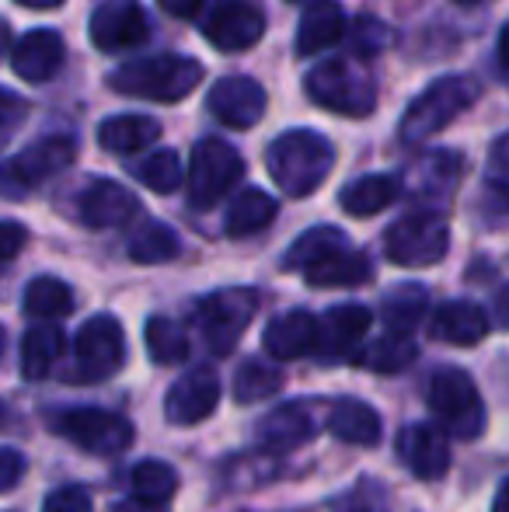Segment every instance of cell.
<instances>
[{
  "label": "cell",
  "instance_id": "6da1fadb",
  "mask_svg": "<svg viewBox=\"0 0 509 512\" xmlns=\"http://www.w3.org/2000/svg\"><path fill=\"white\" fill-rule=\"evenodd\" d=\"M265 168L279 192L304 199L325 185L328 171L335 168V147L314 129H286L265 147Z\"/></svg>",
  "mask_w": 509,
  "mask_h": 512
},
{
  "label": "cell",
  "instance_id": "7a4b0ae2",
  "mask_svg": "<svg viewBox=\"0 0 509 512\" xmlns=\"http://www.w3.org/2000/svg\"><path fill=\"white\" fill-rule=\"evenodd\" d=\"M203 81V63L192 56H147L129 60L109 74V88L126 98H147V102H182Z\"/></svg>",
  "mask_w": 509,
  "mask_h": 512
},
{
  "label": "cell",
  "instance_id": "3957f363",
  "mask_svg": "<svg viewBox=\"0 0 509 512\" xmlns=\"http://www.w3.org/2000/svg\"><path fill=\"white\" fill-rule=\"evenodd\" d=\"M478 102V81L468 74H450L433 81L412 105L405 108L398 122V143L401 147H415L426 143L429 136H436L440 129H447L457 115L468 105Z\"/></svg>",
  "mask_w": 509,
  "mask_h": 512
},
{
  "label": "cell",
  "instance_id": "277c9868",
  "mask_svg": "<svg viewBox=\"0 0 509 512\" xmlns=\"http://www.w3.org/2000/svg\"><path fill=\"white\" fill-rule=\"evenodd\" d=\"M304 91L318 108L363 119L377 108L374 74L360 60H325L304 77Z\"/></svg>",
  "mask_w": 509,
  "mask_h": 512
},
{
  "label": "cell",
  "instance_id": "5b68a950",
  "mask_svg": "<svg viewBox=\"0 0 509 512\" xmlns=\"http://www.w3.org/2000/svg\"><path fill=\"white\" fill-rule=\"evenodd\" d=\"M429 408L443 422V429L457 439H478L485 432V405L478 394L475 380L464 370L450 366V370L433 373L429 380Z\"/></svg>",
  "mask_w": 509,
  "mask_h": 512
},
{
  "label": "cell",
  "instance_id": "8992f818",
  "mask_svg": "<svg viewBox=\"0 0 509 512\" xmlns=\"http://www.w3.org/2000/svg\"><path fill=\"white\" fill-rule=\"evenodd\" d=\"M126 363V331L112 314H95L81 324L74 338V380L102 384L116 377Z\"/></svg>",
  "mask_w": 509,
  "mask_h": 512
},
{
  "label": "cell",
  "instance_id": "52a82bcc",
  "mask_svg": "<svg viewBox=\"0 0 509 512\" xmlns=\"http://www.w3.org/2000/svg\"><path fill=\"white\" fill-rule=\"evenodd\" d=\"M56 432L67 436L74 446L81 450L95 453V457H119L133 446V422L119 411L109 408H95V405H84V408H67L53 418Z\"/></svg>",
  "mask_w": 509,
  "mask_h": 512
},
{
  "label": "cell",
  "instance_id": "ba28073f",
  "mask_svg": "<svg viewBox=\"0 0 509 512\" xmlns=\"http://www.w3.org/2000/svg\"><path fill=\"white\" fill-rule=\"evenodd\" d=\"M245 175L241 154L224 140H199L192 147L189 164V206L192 209H213Z\"/></svg>",
  "mask_w": 509,
  "mask_h": 512
},
{
  "label": "cell",
  "instance_id": "9c48e42d",
  "mask_svg": "<svg viewBox=\"0 0 509 512\" xmlns=\"http://www.w3.org/2000/svg\"><path fill=\"white\" fill-rule=\"evenodd\" d=\"M258 310V293L245 290V286H231V290H217L210 297H203L196 304V321L206 335V345L217 356L234 352V345L241 342L245 328L252 324Z\"/></svg>",
  "mask_w": 509,
  "mask_h": 512
},
{
  "label": "cell",
  "instance_id": "30bf717a",
  "mask_svg": "<svg viewBox=\"0 0 509 512\" xmlns=\"http://www.w3.org/2000/svg\"><path fill=\"white\" fill-rule=\"evenodd\" d=\"M387 258L405 269H426L436 265L450 248V227L436 213H408L387 230L384 237Z\"/></svg>",
  "mask_w": 509,
  "mask_h": 512
},
{
  "label": "cell",
  "instance_id": "8fae6325",
  "mask_svg": "<svg viewBox=\"0 0 509 512\" xmlns=\"http://www.w3.org/2000/svg\"><path fill=\"white\" fill-rule=\"evenodd\" d=\"M88 32L102 53H129L150 39V21L136 0H109L95 7Z\"/></svg>",
  "mask_w": 509,
  "mask_h": 512
},
{
  "label": "cell",
  "instance_id": "7c38bea8",
  "mask_svg": "<svg viewBox=\"0 0 509 512\" xmlns=\"http://www.w3.org/2000/svg\"><path fill=\"white\" fill-rule=\"evenodd\" d=\"M265 32V14L245 0H220L203 21V35L220 53H245Z\"/></svg>",
  "mask_w": 509,
  "mask_h": 512
},
{
  "label": "cell",
  "instance_id": "4fadbf2b",
  "mask_svg": "<svg viewBox=\"0 0 509 512\" xmlns=\"http://www.w3.org/2000/svg\"><path fill=\"white\" fill-rule=\"evenodd\" d=\"M77 157V143L70 136H49L7 161V185L11 189H39L53 175L67 171Z\"/></svg>",
  "mask_w": 509,
  "mask_h": 512
},
{
  "label": "cell",
  "instance_id": "5bb4252c",
  "mask_svg": "<svg viewBox=\"0 0 509 512\" xmlns=\"http://www.w3.org/2000/svg\"><path fill=\"white\" fill-rule=\"evenodd\" d=\"M265 105H269V95L252 77H224L206 95V108L213 112V119L231 129H252L265 115Z\"/></svg>",
  "mask_w": 509,
  "mask_h": 512
},
{
  "label": "cell",
  "instance_id": "9a60e30c",
  "mask_svg": "<svg viewBox=\"0 0 509 512\" xmlns=\"http://www.w3.org/2000/svg\"><path fill=\"white\" fill-rule=\"evenodd\" d=\"M136 213H140L136 196L126 185L112 182V178H91L81 189V196H77V216H81L84 227H91V230L123 227Z\"/></svg>",
  "mask_w": 509,
  "mask_h": 512
},
{
  "label": "cell",
  "instance_id": "2e32d148",
  "mask_svg": "<svg viewBox=\"0 0 509 512\" xmlns=\"http://www.w3.org/2000/svg\"><path fill=\"white\" fill-rule=\"evenodd\" d=\"M67 42L56 28H32L11 49V70L28 84H46L60 74Z\"/></svg>",
  "mask_w": 509,
  "mask_h": 512
},
{
  "label": "cell",
  "instance_id": "e0dca14e",
  "mask_svg": "<svg viewBox=\"0 0 509 512\" xmlns=\"http://www.w3.org/2000/svg\"><path fill=\"white\" fill-rule=\"evenodd\" d=\"M398 457L419 481H440L450 467V443L436 425H405L398 436Z\"/></svg>",
  "mask_w": 509,
  "mask_h": 512
},
{
  "label": "cell",
  "instance_id": "ac0fdd59",
  "mask_svg": "<svg viewBox=\"0 0 509 512\" xmlns=\"http://www.w3.org/2000/svg\"><path fill=\"white\" fill-rule=\"evenodd\" d=\"M220 401V380L213 370H192L164 398V418L171 425H196L213 415Z\"/></svg>",
  "mask_w": 509,
  "mask_h": 512
},
{
  "label": "cell",
  "instance_id": "d6986e66",
  "mask_svg": "<svg viewBox=\"0 0 509 512\" xmlns=\"http://www.w3.org/2000/svg\"><path fill=\"white\" fill-rule=\"evenodd\" d=\"M370 324H374V314L360 304H342L332 307L318 317V352L321 359H342L349 352H356V345L367 338Z\"/></svg>",
  "mask_w": 509,
  "mask_h": 512
},
{
  "label": "cell",
  "instance_id": "ffe728a7",
  "mask_svg": "<svg viewBox=\"0 0 509 512\" xmlns=\"http://www.w3.org/2000/svg\"><path fill=\"white\" fill-rule=\"evenodd\" d=\"M318 345V317L307 310H286L262 331V349L272 359H300Z\"/></svg>",
  "mask_w": 509,
  "mask_h": 512
},
{
  "label": "cell",
  "instance_id": "44dd1931",
  "mask_svg": "<svg viewBox=\"0 0 509 512\" xmlns=\"http://www.w3.org/2000/svg\"><path fill=\"white\" fill-rule=\"evenodd\" d=\"M339 39H346V14H342V7L332 4V0H318V4L307 7V14L300 18L293 49H297V56L311 60V56L332 49Z\"/></svg>",
  "mask_w": 509,
  "mask_h": 512
},
{
  "label": "cell",
  "instance_id": "7402d4cb",
  "mask_svg": "<svg viewBox=\"0 0 509 512\" xmlns=\"http://www.w3.org/2000/svg\"><path fill=\"white\" fill-rule=\"evenodd\" d=\"M314 422H311V411L300 401L293 405H279L272 408L269 415L258 422V443L272 453H286V450H297L311 439Z\"/></svg>",
  "mask_w": 509,
  "mask_h": 512
},
{
  "label": "cell",
  "instance_id": "603a6c76",
  "mask_svg": "<svg viewBox=\"0 0 509 512\" xmlns=\"http://www.w3.org/2000/svg\"><path fill=\"white\" fill-rule=\"evenodd\" d=\"M489 335V314L471 300H450L433 314V338L450 345H478Z\"/></svg>",
  "mask_w": 509,
  "mask_h": 512
},
{
  "label": "cell",
  "instance_id": "cb8c5ba5",
  "mask_svg": "<svg viewBox=\"0 0 509 512\" xmlns=\"http://www.w3.org/2000/svg\"><path fill=\"white\" fill-rule=\"evenodd\" d=\"M161 136V122L150 115H112L98 126V143L109 154H140Z\"/></svg>",
  "mask_w": 509,
  "mask_h": 512
},
{
  "label": "cell",
  "instance_id": "d4e9b609",
  "mask_svg": "<svg viewBox=\"0 0 509 512\" xmlns=\"http://www.w3.org/2000/svg\"><path fill=\"white\" fill-rule=\"evenodd\" d=\"M328 429H332V436H339L342 443H353V446L381 443V415H377L367 401H356V398L335 401L332 415H328Z\"/></svg>",
  "mask_w": 509,
  "mask_h": 512
},
{
  "label": "cell",
  "instance_id": "484cf974",
  "mask_svg": "<svg viewBox=\"0 0 509 512\" xmlns=\"http://www.w3.org/2000/svg\"><path fill=\"white\" fill-rule=\"evenodd\" d=\"M304 276H307V283L318 286V290H332V286H360L374 276V265H370V258L363 255V251H356L353 244H349V248L335 251V255L321 258L318 265H311Z\"/></svg>",
  "mask_w": 509,
  "mask_h": 512
},
{
  "label": "cell",
  "instance_id": "4316f807",
  "mask_svg": "<svg viewBox=\"0 0 509 512\" xmlns=\"http://www.w3.org/2000/svg\"><path fill=\"white\" fill-rule=\"evenodd\" d=\"M63 345H67V338H63L60 324H35V328H28L25 338H21V377H49L56 359L63 356Z\"/></svg>",
  "mask_w": 509,
  "mask_h": 512
},
{
  "label": "cell",
  "instance_id": "83f0119b",
  "mask_svg": "<svg viewBox=\"0 0 509 512\" xmlns=\"http://www.w3.org/2000/svg\"><path fill=\"white\" fill-rule=\"evenodd\" d=\"M401 196V182L394 175H367L342 189L339 203L349 216H377Z\"/></svg>",
  "mask_w": 509,
  "mask_h": 512
},
{
  "label": "cell",
  "instance_id": "f1b7e54d",
  "mask_svg": "<svg viewBox=\"0 0 509 512\" xmlns=\"http://www.w3.org/2000/svg\"><path fill=\"white\" fill-rule=\"evenodd\" d=\"M349 248V237L342 234L339 227H311L307 234H300L297 241L290 244V251L283 255V269L286 272H307L311 265H318L321 258L335 255V251Z\"/></svg>",
  "mask_w": 509,
  "mask_h": 512
},
{
  "label": "cell",
  "instance_id": "f546056e",
  "mask_svg": "<svg viewBox=\"0 0 509 512\" xmlns=\"http://www.w3.org/2000/svg\"><path fill=\"white\" fill-rule=\"evenodd\" d=\"M279 213V203L262 189H245L227 209V234L231 237H252L258 230H265Z\"/></svg>",
  "mask_w": 509,
  "mask_h": 512
},
{
  "label": "cell",
  "instance_id": "4dcf8cb0",
  "mask_svg": "<svg viewBox=\"0 0 509 512\" xmlns=\"http://www.w3.org/2000/svg\"><path fill=\"white\" fill-rule=\"evenodd\" d=\"M126 251H129V258H133L136 265H161V262H171V258H178V251H182V241H178V234L168 227V223L147 220L143 227L133 230Z\"/></svg>",
  "mask_w": 509,
  "mask_h": 512
},
{
  "label": "cell",
  "instance_id": "1f68e13d",
  "mask_svg": "<svg viewBox=\"0 0 509 512\" xmlns=\"http://www.w3.org/2000/svg\"><path fill=\"white\" fill-rule=\"evenodd\" d=\"M415 356H419V349H415V342L408 338V331H387V335L374 338V342L356 356V363L374 373H401L415 363Z\"/></svg>",
  "mask_w": 509,
  "mask_h": 512
},
{
  "label": "cell",
  "instance_id": "d6a6232c",
  "mask_svg": "<svg viewBox=\"0 0 509 512\" xmlns=\"http://www.w3.org/2000/svg\"><path fill=\"white\" fill-rule=\"evenodd\" d=\"M143 342H147V352L157 366H175L189 356V335H185L182 324L171 321V317H161V314L147 317V324H143Z\"/></svg>",
  "mask_w": 509,
  "mask_h": 512
},
{
  "label": "cell",
  "instance_id": "836d02e7",
  "mask_svg": "<svg viewBox=\"0 0 509 512\" xmlns=\"http://www.w3.org/2000/svg\"><path fill=\"white\" fill-rule=\"evenodd\" d=\"M25 310L39 321H60L74 310V290L56 276H39L25 290Z\"/></svg>",
  "mask_w": 509,
  "mask_h": 512
},
{
  "label": "cell",
  "instance_id": "e575fe53",
  "mask_svg": "<svg viewBox=\"0 0 509 512\" xmlns=\"http://www.w3.org/2000/svg\"><path fill=\"white\" fill-rule=\"evenodd\" d=\"M429 307V293L419 283H401L384 297V324L387 331H412Z\"/></svg>",
  "mask_w": 509,
  "mask_h": 512
},
{
  "label": "cell",
  "instance_id": "d590c367",
  "mask_svg": "<svg viewBox=\"0 0 509 512\" xmlns=\"http://www.w3.org/2000/svg\"><path fill=\"white\" fill-rule=\"evenodd\" d=\"M283 370L279 366L265 363H245L234 373V401L238 405H258V401H269L283 391Z\"/></svg>",
  "mask_w": 509,
  "mask_h": 512
},
{
  "label": "cell",
  "instance_id": "8d00e7d4",
  "mask_svg": "<svg viewBox=\"0 0 509 512\" xmlns=\"http://www.w3.org/2000/svg\"><path fill=\"white\" fill-rule=\"evenodd\" d=\"M129 485H133V492L140 499L168 506V499L178 492V471L171 464H164V460H140L133 467V474H129Z\"/></svg>",
  "mask_w": 509,
  "mask_h": 512
},
{
  "label": "cell",
  "instance_id": "74e56055",
  "mask_svg": "<svg viewBox=\"0 0 509 512\" xmlns=\"http://www.w3.org/2000/svg\"><path fill=\"white\" fill-rule=\"evenodd\" d=\"M136 182L147 185L150 192H161V196H168V192H175L178 185H182L185 171H182V161H178L175 150H157V154H150L147 161L136 164Z\"/></svg>",
  "mask_w": 509,
  "mask_h": 512
},
{
  "label": "cell",
  "instance_id": "f35d334b",
  "mask_svg": "<svg viewBox=\"0 0 509 512\" xmlns=\"http://www.w3.org/2000/svg\"><path fill=\"white\" fill-rule=\"evenodd\" d=\"M349 42H353L356 56L363 53V60H367V56H377L381 49H387V42H391V28L377 18H360L353 25V32H349Z\"/></svg>",
  "mask_w": 509,
  "mask_h": 512
},
{
  "label": "cell",
  "instance_id": "ab89813d",
  "mask_svg": "<svg viewBox=\"0 0 509 512\" xmlns=\"http://www.w3.org/2000/svg\"><path fill=\"white\" fill-rule=\"evenodd\" d=\"M485 182L496 196L509 199V133L499 136L489 150V164H485Z\"/></svg>",
  "mask_w": 509,
  "mask_h": 512
},
{
  "label": "cell",
  "instance_id": "60d3db41",
  "mask_svg": "<svg viewBox=\"0 0 509 512\" xmlns=\"http://www.w3.org/2000/svg\"><path fill=\"white\" fill-rule=\"evenodd\" d=\"M42 512H95V502H91L88 488L63 485V488H56V492L46 495V502H42Z\"/></svg>",
  "mask_w": 509,
  "mask_h": 512
},
{
  "label": "cell",
  "instance_id": "b9f144b4",
  "mask_svg": "<svg viewBox=\"0 0 509 512\" xmlns=\"http://www.w3.org/2000/svg\"><path fill=\"white\" fill-rule=\"evenodd\" d=\"M0 460H4V464H0V488H4V492H14V488H18V481H21V474H25V457H21L18 450H14V446H4V453H0Z\"/></svg>",
  "mask_w": 509,
  "mask_h": 512
},
{
  "label": "cell",
  "instance_id": "7bdbcfd3",
  "mask_svg": "<svg viewBox=\"0 0 509 512\" xmlns=\"http://www.w3.org/2000/svg\"><path fill=\"white\" fill-rule=\"evenodd\" d=\"M25 241H28L25 227H21V223H14V220H7L4 227H0V255H4V262L18 258V251H21V244H25Z\"/></svg>",
  "mask_w": 509,
  "mask_h": 512
},
{
  "label": "cell",
  "instance_id": "ee69618b",
  "mask_svg": "<svg viewBox=\"0 0 509 512\" xmlns=\"http://www.w3.org/2000/svg\"><path fill=\"white\" fill-rule=\"evenodd\" d=\"M161 4L164 14H171V18H196V14H203V4L206 0H157Z\"/></svg>",
  "mask_w": 509,
  "mask_h": 512
},
{
  "label": "cell",
  "instance_id": "f6af8a7d",
  "mask_svg": "<svg viewBox=\"0 0 509 512\" xmlns=\"http://www.w3.org/2000/svg\"><path fill=\"white\" fill-rule=\"evenodd\" d=\"M492 314H496L499 328L509 331V283L503 286V290H496V300H492Z\"/></svg>",
  "mask_w": 509,
  "mask_h": 512
},
{
  "label": "cell",
  "instance_id": "bcb514c9",
  "mask_svg": "<svg viewBox=\"0 0 509 512\" xmlns=\"http://www.w3.org/2000/svg\"><path fill=\"white\" fill-rule=\"evenodd\" d=\"M112 512H164V502H147V499H140V495H133V499L119 502Z\"/></svg>",
  "mask_w": 509,
  "mask_h": 512
},
{
  "label": "cell",
  "instance_id": "7dc6e473",
  "mask_svg": "<svg viewBox=\"0 0 509 512\" xmlns=\"http://www.w3.org/2000/svg\"><path fill=\"white\" fill-rule=\"evenodd\" d=\"M492 512H509V478L499 485L496 499H492Z\"/></svg>",
  "mask_w": 509,
  "mask_h": 512
},
{
  "label": "cell",
  "instance_id": "c3c4849f",
  "mask_svg": "<svg viewBox=\"0 0 509 512\" xmlns=\"http://www.w3.org/2000/svg\"><path fill=\"white\" fill-rule=\"evenodd\" d=\"M499 63L509 70V21L499 28Z\"/></svg>",
  "mask_w": 509,
  "mask_h": 512
},
{
  "label": "cell",
  "instance_id": "681fc988",
  "mask_svg": "<svg viewBox=\"0 0 509 512\" xmlns=\"http://www.w3.org/2000/svg\"><path fill=\"white\" fill-rule=\"evenodd\" d=\"M21 7H35V11H49V7H60L63 0H18Z\"/></svg>",
  "mask_w": 509,
  "mask_h": 512
},
{
  "label": "cell",
  "instance_id": "f907efd6",
  "mask_svg": "<svg viewBox=\"0 0 509 512\" xmlns=\"http://www.w3.org/2000/svg\"><path fill=\"white\" fill-rule=\"evenodd\" d=\"M290 4H318V0H290Z\"/></svg>",
  "mask_w": 509,
  "mask_h": 512
},
{
  "label": "cell",
  "instance_id": "816d5d0a",
  "mask_svg": "<svg viewBox=\"0 0 509 512\" xmlns=\"http://www.w3.org/2000/svg\"><path fill=\"white\" fill-rule=\"evenodd\" d=\"M454 4H482V0H454Z\"/></svg>",
  "mask_w": 509,
  "mask_h": 512
}]
</instances>
